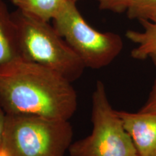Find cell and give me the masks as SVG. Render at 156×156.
<instances>
[{"label": "cell", "instance_id": "cell-1", "mask_svg": "<svg viewBox=\"0 0 156 156\" xmlns=\"http://www.w3.org/2000/svg\"><path fill=\"white\" fill-rule=\"evenodd\" d=\"M0 106L6 114L69 120L77 110V93L60 74L20 58L0 68Z\"/></svg>", "mask_w": 156, "mask_h": 156}, {"label": "cell", "instance_id": "cell-2", "mask_svg": "<svg viewBox=\"0 0 156 156\" xmlns=\"http://www.w3.org/2000/svg\"><path fill=\"white\" fill-rule=\"evenodd\" d=\"M12 16L23 59L53 69L71 83L81 77L86 67L53 25L17 9Z\"/></svg>", "mask_w": 156, "mask_h": 156}, {"label": "cell", "instance_id": "cell-3", "mask_svg": "<svg viewBox=\"0 0 156 156\" xmlns=\"http://www.w3.org/2000/svg\"><path fill=\"white\" fill-rule=\"evenodd\" d=\"M73 137L69 120L6 114L2 148L8 156H64Z\"/></svg>", "mask_w": 156, "mask_h": 156}, {"label": "cell", "instance_id": "cell-4", "mask_svg": "<svg viewBox=\"0 0 156 156\" xmlns=\"http://www.w3.org/2000/svg\"><path fill=\"white\" fill-rule=\"evenodd\" d=\"M91 121L92 132L72 143L70 156H140L100 80L97 81L92 95Z\"/></svg>", "mask_w": 156, "mask_h": 156}, {"label": "cell", "instance_id": "cell-5", "mask_svg": "<svg viewBox=\"0 0 156 156\" xmlns=\"http://www.w3.org/2000/svg\"><path fill=\"white\" fill-rule=\"evenodd\" d=\"M76 4L67 0L52 20L53 26L85 67L98 69L106 67L122 51V37L112 32H100L91 27L82 16Z\"/></svg>", "mask_w": 156, "mask_h": 156}, {"label": "cell", "instance_id": "cell-6", "mask_svg": "<svg viewBox=\"0 0 156 156\" xmlns=\"http://www.w3.org/2000/svg\"><path fill=\"white\" fill-rule=\"evenodd\" d=\"M140 156H156V114L116 111Z\"/></svg>", "mask_w": 156, "mask_h": 156}, {"label": "cell", "instance_id": "cell-7", "mask_svg": "<svg viewBox=\"0 0 156 156\" xmlns=\"http://www.w3.org/2000/svg\"><path fill=\"white\" fill-rule=\"evenodd\" d=\"M20 58L16 25L5 0H0V68Z\"/></svg>", "mask_w": 156, "mask_h": 156}, {"label": "cell", "instance_id": "cell-8", "mask_svg": "<svg viewBox=\"0 0 156 156\" xmlns=\"http://www.w3.org/2000/svg\"><path fill=\"white\" fill-rule=\"evenodd\" d=\"M143 31L128 30L126 36L137 46L131 51L132 58L145 60L156 54V23L147 20L140 21Z\"/></svg>", "mask_w": 156, "mask_h": 156}, {"label": "cell", "instance_id": "cell-9", "mask_svg": "<svg viewBox=\"0 0 156 156\" xmlns=\"http://www.w3.org/2000/svg\"><path fill=\"white\" fill-rule=\"evenodd\" d=\"M67 2V0H12L20 11L46 22L53 20Z\"/></svg>", "mask_w": 156, "mask_h": 156}, {"label": "cell", "instance_id": "cell-10", "mask_svg": "<svg viewBox=\"0 0 156 156\" xmlns=\"http://www.w3.org/2000/svg\"><path fill=\"white\" fill-rule=\"evenodd\" d=\"M126 14L131 20L156 23V0H133Z\"/></svg>", "mask_w": 156, "mask_h": 156}, {"label": "cell", "instance_id": "cell-11", "mask_svg": "<svg viewBox=\"0 0 156 156\" xmlns=\"http://www.w3.org/2000/svg\"><path fill=\"white\" fill-rule=\"evenodd\" d=\"M101 10H107L114 13L126 12L133 0H97Z\"/></svg>", "mask_w": 156, "mask_h": 156}, {"label": "cell", "instance_id": "cell-12", "mask_svg": "<svg viewBox=\"0 0 156 156\" xmlns=\"http://www.w3.org/2000/svg\"><path fill=\"white\" fill-rule=\"evenodd\" d=\"M150 58L152 59L154 66H155L156 75V54L151 56ZM139 112L156 114V76L153 87H152L151 92L149 93V96H148L145 104L139 110Z\"/></svg>", "mask_w": 156, "mask_h": 156}, {"label": "cell", "instance_id": "cell-13", "mask_svg": "<svg viewBox=\"0 0 156 156\" xmlns=\"http://www.w3.org/2000/svg\"><path fill=\"white\" fill-rule=\"evenodd\" d=\"M6 114L4 110L0 106V150L2 148L3 145V135H4V129H5Z\"/></svg>", "mask_w": 156, "mask_h": 156}, {"label": "cell", "instance_id": "cell-14", "mask_svg": "<svg viewBox=\"0 0 156 156\" xmlns=\"http://www.w3.org/2000/svg\"><path fill=\"white\" fill-rule=\"evenodd\" d=\"M0 156H8L7 153H6L5 151L3 149V148H2V149L0 150Z\"/></svg>", "mask_w": 156, "mask_h": 156}, {"label": "cell", "instance_id": "cell-15", "mask_svg": "<svg viewBox=\"0 0 156 156\" xmlns=\"http://www.w3.org/2000/svg\"><path fill=\"white\" fill-rule=\"evenodd\" d=\"M72 1H73V2H74L77 3V2H79V1H80V0H72Z\"/></svg>", "mask_w": 156, "mask_h": 156}]
</instances>
